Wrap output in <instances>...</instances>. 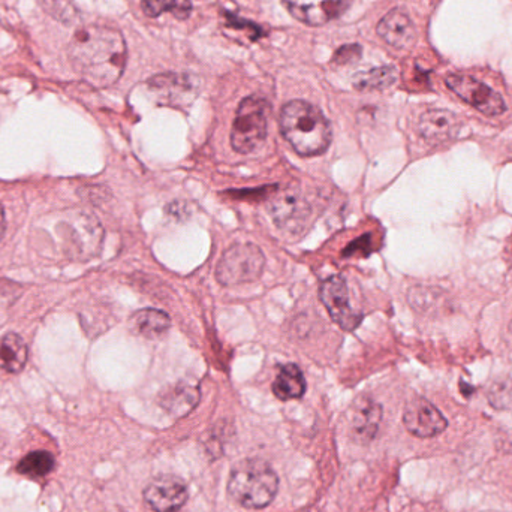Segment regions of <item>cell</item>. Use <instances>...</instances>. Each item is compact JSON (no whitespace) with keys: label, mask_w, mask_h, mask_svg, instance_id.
<instances>
[{"label":"cell","mask_w":512,"mask_h":512,"mask_svg":"<svg viewBox=\"0 0 512 512\" xmlns=\"http://www.w3.org/2000/svg\"><path fill=\"white\" fill-rule=\"evenodd\" d=\"M69 59L87 83L99 89L111 86L125 69V39L111 27H83L69 44Z\"/></svg>","instance_id":"obj_1"},{"label":"cell","mask_w":512,"mask_h":512,"mask_svg":"<svg viewBox=\"0 0 512 512\" xmlns=\"http://www.w3.org/2000/svg\"><path fill=\"white\" fill-rule=\"evenodd\" d=\"M280 131L292 149L304 158L322 155L331 143L330 122L319 108L292 101L280 113Z\"/></svg>","instance_id":"obj_2"},{"label":"cell","mask_w":512,"mask_h":512,"mask_svg":"<svg viewBox=\"0 0 512 512\" xmlns=\"http://www.w3.org/2000/svg\"><path fill=\"white\" fill-rule=\"evenodd\" d=\"M277 492L279 477L264 460H242L231 471L228 493L237 504L248 510L268 507L276 498Z\"/></svg>","instance_id":"obj_3"},{"label":"cell","mask_w":512,"mask_h":512,"mask_svg":"<svg viewBox=\"0 0 512 512\" xmlns=\"http://www.w3.org/2000/svg\"><path fill=\"white\" fill-rule=\"evenodd\" d=\"M268 113L270 105L264 98L249 96L243 99L231 131V146L237 153L246 155L261 146L267 137Z\"/></svg>","instance_id":"obj_4"},{"label":"cell","mask_w":512,"mask_h":512,"mask_svg":"<svg viewBox=\"0 0 512 512\" xmlns=\"http://www.w3.org/2000/svg\"><path fill=\"white\" fill-rule=\"evenodd\" d=\"M264 267L265 256L258 246L252 243L234 245L227 249L219 261L216 277L221 285H240L259 279Z\"/></svg>","instance_id":"obj_5"},{"label":"cell","mask_w":512,"mask_h":512,"mask_svg":"<svg viewBox=\"0 0 512 512\" xmlns=\"http://www.w3.org/2000/svg\"><path fill=\"white\" fill-rule=\"evenodd\" d=\"M445 83L451 92L486 116H501L507 110L504 98L496 90L471 75L451 74Z\"/></svg>","instance_id":"obj_6"},{"label":"cell","mask_w":512,"mask_h":512,"mask_svg":"<svg viewBox=\"0 0 512 512\" xmlns=\"http://www.w3.org/2000/svg\"><path fill=\"white\" fill-rule=\"evenodd\" d=\"M319 297L331 319L346 331H354L360 325L363 316L355 312L349 304L348 286L342 276H331L321 283Z\"/></svg>","instance_id":"obj_7"},{"label":"cell","mask_w":512,"mask_h":512,"mask_svg":"<svg viewBox=\"0 0 512 512\" xmlns=\"http://www.w3.org/2000/svg\"><path fill=\"white\" fill-rule=\"evenodd\" d=\"M144 501L155 512H177L188 502V487L173 475H159L144 489Z\"/></svg>","instance_id":"obj_8"},{"label":"cell","mask_w":512,"mask_h":512,"mask_svg":"<svg viewBox=\"0 0 512 512\" xmlns=\"http://www.w3.org/2000/svg\"><path fill=\"white\" fill-rule=\"evenodd\" d=\"M270 215L277 228L286 233H298L309 221L310 206L297 192L282 191L270 201Z\"/></svg>","instance_id":"obj_9"},{"label":"cell","mask_w":512,"mask_h":512,"mask_svg":"<svg viewBox=\"0 0 512 512\" xmlns=\"http://www.w3.org/2000/svg\"><path fill=\"white\" fill-rule=\"evenodd\" d=\"M403 424L411 435L421 439L433 438L441 435L447 429V418L439 412L436 406H433L429 400L417 399L411 400L406 405L403 412Z\"/></svg>","instance_id":"obj_10"},{"label":"cell","mask_w":512,"mask_h":512,"mask_svg":"<svg viewBox=\"0 0 512 512\" xmlns=\"http://www.w3.org/2000/svg\"><path fill=\"white\" fill-rule=\"evenodd\" d=\"M286 8L297 20L310 26H321L339 17L349 0H283Z\"/></svg>","instance_id":"obj_11"},{"label":"cell","mask_w":512,"mask_h":512,"mask_svg":"<svg viewBox=\"0 0 512 512\" xmlns=\"http://www.w3.org/2000/svg\"><path fill=\"white\" fill-rule=\"evenodd\" d=\"M382 421V408L375 400L367 396L358 397L352 406L351 432L352 438L360 444L373 441Z\"/></svg>","instance_id":"obj_12"},{"label":"cell","mask_w":512,"mask_h":512,"mask_svg":"<svg viewBox=\"0 0 512 512\" xmlns=\"http://www.w3.org/2000/svg\"><path fill=\"white\" fill-rule=\"evenodd\" d=\"M459 129V117L448 110H429L418 120V134L433 146L456 137Z\"/></svg>","instance_id":"obj_13"},{"label":"cell","mask_w":512,"mask_h":512,"mask_svg":"<svg viewBox=\"0 0 512 512\" xmlns=\"http://www.w3.org/2000/svg\"><path fill=\"white\" fill-rule=\"evenodd\" d=\"M378 33L387 44L397 50H411L417 42V29L414 23L400 9H393L382 18Z\"/></svg>","instance_id":"obj_14"},{"label":"cell","mask_w":512,"mask_h":512,"mask_svg":"<svg viewBox=\"0 0 512 512\" xmlns=\"http://www.w3.org/2000/svg\"><path fill=\"white\" fill-rule=\"evenodd\" d=\"M200 402V391L194 385L182 384L168 388L159 396V405L174 418L186 417Z\"/></svg>","instance_id":"obj_15"},{"label":"cell","mask_w":512,"mask_h":512,"mask_svg":"<svg viewBox=\"0 0 512 512\" xmlns=\"http://www.w3.org/2000/svg\"><path fill=\"white\" fill-rule=\"evenodd\" d=\"M273 393L282 402L301 399L306 393V381L300 367L295 364H285L280 367L273 382Z\"/></svg>","instance_id":"obj_16"},{"label":"cell","mask_w":512,"mask_h":512,"mask_svg":"<svg viewBox=\"0 0 512 512\" xmlns=\"http://www.w3.org/2000/svg\"><path fill=\"white\" fill-rule=\"evenodd\" d=\"M131 330L146 339H156L167 333L171 325L170 316L158 309L138 310L132 315Z\"/></svg>","instance_id":"obj_17"},{"label":"cell","mask_w":512,"mask_h":512,"mask_svg":"<svg viewBox=\"0 0 512 512\" xmlns=\"http://www.w3.org/2000/svg\"><path fill=\"white\" fill-rule=\"evenodd\" d=\"M27 346L18 334L0 337V369L8 373H20L27 363Z\"/></svg>","instance_id":"obj_18"},{"label":"cell","mask_w":512,"mask_h":512,"mask_svg":"<svg viewBox=\"0 0 512 512\" xmlns=\"http://www.w3.org/2000/svg\"><path fill=\"white\" fill-rule=\"evenodd\" d=\"M56 466V459L48 451H35L29 453L20 460L17 465V472L27 478H44L53 472Z\"/></svg>","instance_id":"obj_19"},{"label":"cell","mask_w":512,"mask_h":512,"mask_svg":"<svg viewBox=\"0 0 512 512\" xmlns=\"http://www.w3.org/2000/svg\"><path fill=\"white\" fill-rule=\"evenodd\" d=\"M397 80V69L394 66L370 69L354 78V86L358 90H381L393 86Z\"/></svg>","instance_id":"obj_20"},{"label":"cell","mask_w":512,"mask_h":512,"mask_svg":"<svg viewBox=\"0 0 512 512\" xmlns=\"http://www.w3.org/2000/svg\"><path fill=\"white\" fill-rule=\"evenodd\" d=\"M189 0H143V11L149 17H158L164 12H173L179 20H185L191 14Z\"/></svg>","instance_id":"obj_21"},{"label":"cell","mask_w":512,"mask_h":512,"mask_svg":"<svg viewBox=\"0 0 512 512\" xmlns=\"http://www.w3.org/2000/svg\"><path fill=\"white\" fill-rule=\"evenodd\" d=\"M411 303L421 310L435 309L444 304V291L432 288H415L411 291Z\"/></svg>","instance_id":"obj_22"},{"label":"cell","mask_w":512,"mask_h":512,"mask_svg":"<svg viewBox=\"0 0 512 512\" xmlns=\"http://www.w3.org/2000/svg\"><path fill=\"white\" fill-rule=\"evenodd\" d=\"M489 400L495 408L508 409L512 406V382L498 381L490 387Z\"/></svg>","instance_id":"obj_23"},{"label":"cell","mask_w":512,"mask_h":512,"mask_svg":"<svg viewBox=\"0 0 512 512\" xmlns=\"http://www.w3.org/2000/svg\"><path fill=\"white\" fill-rule=\"evenodd\" d=\"M6 221L5 213H3L2 206H0V240H2L3 234H5Z\"/></svg>","instance_id":"obj_24"},{"label":"cell","mask_w":512,"mask_h":512,"mask_svg":"<svg viewBox=\"0 0 512 512\" xmlns=\"http://www.w3.org/2000/svg\"><path fill=\"white\" fill-rule=\"evenodd\" d=\"M508 334H510V342H511V346H512V321L510 324V328H508Z\"/></svg>","instance_id":"obj_25"}]
</instances>
